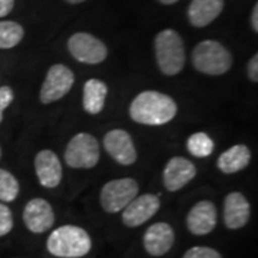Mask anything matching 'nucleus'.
Wrapping results in <instances>:
<instances>
[{"label":"nucleus","mask_w":258,"mask_h":258,"mask_svg":"<svg viewBox=\"0 0 258 258\" xmlns=\"http://www.w3.org/2000/svg\"><path fill=\"white\" fill-rule=\"evenodd\" d=\"M176 102L165 93L144 91L134 98L129 106V116L134 122L151 126L165 125L175 118Z\"/></svg>","instance_id":"obj_1"},{"label":"nucleus","mask_w":258,"mask_h":258,"mask_svg":"<svg viewBox=\"0 0 258 258\" xmlns=\"http://www.w3.org/2000/svg\"><path fill=\"white\" fill-rule=\"evenodd\" d=\"M47 251L59 258L85 257L92 248V240L86 231L76 225H62L49 235Z\"/></svg>","instance_id":"obj_2"},{"label":"nucleus","mask_w":258,"mask_h":258,"mask_svg":"<svg viewBox=\"0 0 258 258\" xmlns=\"http://www.w3.org/2000/svg\"><path fill=\"white\" fill-rule=\"evenodd\" d=\"M155 57L159 71L165 76H175L185 64L182 37L174 29H165L155 37Z\"/></svg>","instance_id":"obj_3"},{"label":"nucleus","mask_w":258,"mask_h":258,"mask_svg":"<svg viewBox=\"0 0 258 258\" xmlns=\"http://www.w3.org/2000/svg\"><path fill=\"white\" fill-rule=\"evenodd\" d=\"M194 68L204 75L220 76L227 74L232 66L230 50L217 40H204L194 47Z\"/></svg>","instance_id":"obj_4"},{"label":"nucleus","mask_w":258,"mask_h":258,"mask_svg":"<svg viewBox=\"0 0 258 258\" xmlns=\"http://www.w3.org/2000/svg\"><path fill=\"white\" fill-rule=\"evenodd\" d=\"M101 148L91 134L81 132L69 141L64 149V162L75 169H91L99 162Z\"/></svg>","instance_id":"obj_5"},{"label":"nucleus","mask_w":258,"mask_h":258,"mask_svg":"<svg viewBox=\"0 0 258 258\" xmlns=\"http://www.w3.org/2000/svg\"><path fill=\"white\" fill-rule=\"evenodd\" d=\"M138 182L134 178L112 179L101 189V207L108 214L120 212L138 195Z\"/></svg>","instance_id":"obj_6"},{"label":"nucleus","mask_w":258,"mask_h":258,"mask_svg":"<svg viewBox=\"0 0 258 258\" xmlns=\"http://www.w3.org/2000/svg\"><path fill=\"white\" fill-rule=\"evenodd\" d=\"M68 49L78 62L86 64L102 63L108 56V47L105 46V43L85 32L75 33L69 37Z\"/></svg>","instance_id":"obj_7"},{"label":"nucleus","mask_w":258,"mask_h":258,"mask_svg":"<svg viewBox=\"0 0 258 258\" xmlns=\"http://www.w3.org/2000/svg\"><path fill=\"white\" fill-rule=\"evenodd\" d=\"M74 83L75 75L68 66L62 63L52 64L40 88V102L47 105L62 99L72 89Z\"/></svg>","instance_id":"obj_8"},{"label":"nucleus","mask_w":258,"mask_h":258,"mask_svg":"<svg viewBox=\"0 0 258 258\" xmlns=\"http://www.w3.org/2000/svg\"><path fill=\"white\" fill-rule=\"evenodd\" d=\"M161 200L155 194L137 195L131 203L122 210V221L129 228H135L149 221L159 210Z\"/></svg>","instance_id":"obj_9"},{"label":"nucleus","mask_w":258,"mask_h":258,"mask_svg":"<svg viewBox=\"0 0 258 258\" xmlns=\"http://www.w3.org/2000/svg\"><path fill=\"white\" fill-rule=\"evenodd\" d=\"M103 148L120 165H132L137 162V148L132 137L123 129H112L103 138Z\"/></svg>","instance_id":"obj_10"},{"label":"nucleus","mask_w":258,"mask_h":258,"mask_svg":"<svg viewBox=\"0 0 258 258\" xmlns=\"http://www.w3.org/2000/svg\"><path fill=\"white\" fill-rule=\"evenodd\" d=\"M23 222L33 234L46 232L55 224V212L52 205L43 198L30 200L23 210Z\"/></svg>","instance_id":"obj_11"},{"label":"nucleus","mask_w":258,"mask_h":258,"mask_svg":"<svg viewBox=\"0 0 258 258\" xmlns=\"http://www.w3.org/2000/svg\"><path fill=\"white\" fill-rule=\"evenodd\" d=\"M195 175L197 168L188 158L174 157L166 162L162 172V181L169 192H176L186 184H189Z\"/></svg>","instance_id":"obj_12"},{"label":"nucleus","mask_w":258,"mask_h":258,"mask_svg":"<svg viewBox=\"0 0 258 258\" xmlns=\"http://www.w3.org/2000/svg\"><path fill=\"white\" fill-rule=\"evenodd\" d=\"M175 241V232L168 222L152 224L144 235V247L149 255L162 257L172 248Z\"/></svg>","instance_id":"obj_13"},{"label":"nucleus","mask_w":258,"mask_h":258,"mask_svg":"<svg viewBox=\"0 0 258 258\" xmlns=\"http://www.w3.org/2000/svg\"><path fill=\"white\" fill-rule=\"evenodd\" d=\"M217 225V207L211 201H200L186 215V227L194 235H207Z\"/></svg>","instance_id":"obj_14"},{"label":"nucleus","mask_w":258,"mask_h":258,"mask_svg":"<svg viewBox=\"0 0 258 258\" xmlns=\"http://www.w3.org/2000/svg\"><path fill=\"white\" fill-rule=\"evenodd\" d=\"M35 169L39 182L45 188H56L62 181L63 169L53 151L43 149L35 158Z\"/></svg>","instance_id":"obj_15"},{"label":"nucleus","mask_w":258,"mask_h":258,"mask_svg":"<svg viewBox=\"0 0 258 258\" xmlns=\"http://www.w3.org/2000/svg\"><path fill=\"white\" fill-rule=\"evenodd\" d=\"M251 215L248 200L241 192H230L224 200V224L228 230H240L247 225Z\"/></svg>","instance_id":"obj_16"},{"label":"nucleus","mask_w":258,"mask_h":258,"mask_svg":"<svg viewBox=\"0 0 258 258\" xmlns=\"http://www.w3.org/2000/svg\"><path fill=\"white\" fill-rule=\"evenodd\" d=\"M224 0H192L188 6V20L194 28H205L221 15Z\"/></svg>","instance_id":"obj_17"},{"label":"nucleus","mask_w":258,"mask_h":258,"mask_svg":"<svg viewBox=\"0 0 258 258\" xmlns=\"http://www.w3.org/2000/svg\"><path fill=\"white\" fill-rule=\"evenodd\" d=\"M249 161H251L249 148L247 145L238 144L222 152L217 161V166L221 172L230 175V174H237L242 169H245L248 166Z\"/></svg>","instance_id":"obj_18"},{"label":"nucleus","mask_w":258,"mask_h":258,"mask_svg":"<svg viewBox=\"0 0 258 258\" xmlns=\"http://www.w3.org/2000/svg\"><path fill=\"white\" fill-rule=\"evenodd\" d=\"M106 95H108L106 83L99 79L86 81L83 85V109L91 115H98L105 106Z\"/></svg>","instance_id":"obj_19"},{"label":"nucleus","mask_w":258,"mask_h":258,"mask_svg":"<svg viewBox=\"0 0 258 258\" xmlns=\"http://www.w3.org/2000/svg\"><path fill=\"white\" fill-rule=\"evenodd\" d=\"M25 29L16 22L0 20V49H12L23 40Z\"/></svg>","instance_id":"obj_20"},{"label":"nucleus","mask_w":258,"mask_h":258,"mask_svg":"<svg viewBox=\"0 0 258 258\" xmlns=\"http://www.w3.org/2000/svg\"><path fill=\"white\" fill-rule=\"evenodd\" d=\"M186 149L194 157L207 158L214 151V141L205 132H195L186 141Z\"/></svg>","instance_id":"obj_21"},{"label":"nucleus","mask_w":258,"mask_h":258,"mask_svg":"<svg viewBox=\"0 0 258 258\" xmlns=\"http://www.w3.org/2000/svg\"><path fill=\"white\" fill-rule=\"evenodd\" d=\"M20 185L16 176L12 175L9 171L0 168V201L12 203L18 198Z\"/></svg>","instance_id":"obj_22"},{"label":"nucleus","mask_w":258,"mask_h":258,"mask_svg":"<svg viewBox=\"0 0 258 258\" xmlns=\"http://www.w3.org/2000/svg\"><path fill=\"white\" fill-rule=\"evenodd\" d=\"M13 230V214L6 204L0 203V237L8 235Z\"/></svg>","instance_id":"obj_23"},{"label":"nucleus","mask_w":258,"mask_h":258,"mask_svg":"<svg viewBox=\"0 0 258 258\" xmlns=\"http://www.w3.org/2000/svg\"><path fill=\"white\" fill-rule=\"evenodd\" d=\"M182 258H222L217 249L211 247H192L184 254Z\"/></svg>","instance_id":"obj_24"},{"label":"nucleus","mask_w":258,"mask_h":258,"mask_svg":"<svg viewBox=\"0 0 258 258\" xmlns=\"http://www.w3.org/2000/svg\"><path fill=\"white\" fill-rule=\"evenodd\" d=\"M15 99V93L10 86H0V123L3 120V112L8 109L10 103Z\"/></svg>","instance_id":"obj_25"},{"label":"nucleus","mask_w":258,"mask_h":258,"mask_svg":"<svg viewBox=\"0 0 258 258\" xmlns=\"http://www.w3.org/2000/svg\"><path fill=\"white\" fill-rule=\"evenodd\" d=\"M248 78L252 82H258V55H254L248 62Z\"/></svg>","instance_id":"obj_26"},{"label":"nucleus","mask_w":258,"mask_h":258,"mask_svg":"<svg viewBox=\"0 0 258 258\" xmlns=\"http://www.w3.org/2000/svg\"><path fill=\"white\" fill-rule=\"evenodd\" d=\"M13 6H15V0H0V18L8 16L13 10Z\"/></svg>","instance_id":"obj_27"},{"label":"nucleus","mask_w":258,"mask_h":258,"mask_svg":"<svg viewBox=\"0 0 258 258\" xmlns=\"http://www.w3.org/2000/svg\"><path fill=\"white\" fill-rule=\"evenodd\" d=\"M251 28L252 30L257 33L258 32V5L254 6V9H252V15H251Z\"/></svg>","instance_id":"obj_28"},{"label":"nucleus","mask_w":258,"mask_h":258,"mask_svg":"<svg viewBox=\"0 0 258 258\" xmlns=\"http://www.w3.org/2000/svg\"><path fill=\"white\" fill-rule=\"evenodd\" d=\"M162 5H174V3H176L178 0H159Z\"/></svg>","instance_id":"obj_29"},{"label":"nucleus","mask_w":258,"mask_h":258,"mask_svg":"<svg viewBox=\"0 0 258 258\" xmlns=\"http://www.w3.org/2000/svg\"><path fill=\"white\" fill-rule=\"evenodd\" d=\"M69 5H79V3H82V2H85V0H66Z\"/></svg>","instance_id":"obj_30"},{"label":"nucleus","mask_w":258,"mask_h":258,"mask_svg":"<svg viewBox=\"0 0 258 258\" xmlns=\"http://www.w3.org/2000/svg\"><path fill=\"white\" fill-rule=\"evenodd\" d=\"M0 158H2V148H0Z\"/></svg>","instance_id":"obj_31"}]
</instances>
